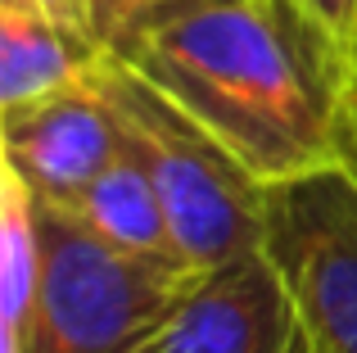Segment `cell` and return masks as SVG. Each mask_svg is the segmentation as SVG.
I'll list each match as a JSON object with an SVG mask.
<instances>
[{
    "label": "cell",
    "mask_w": 357,
    "mask_h": 353,
    "mask_svg": "<svg viewBox=\"0 0 357 353\" xmlns=\"http://www.w3.org/2000/svg\"><path fill=\"white\" fill-rule=\"evenodd\" d=\"M118 59L136 63L262 186L353 154V68L294 0L172 9Z\"/></svg>",
    "instance_id": "obj_1"
},
{
    "label": "cell",
    "mask_w": 357,
    "mask_h": 353,
    "mask_svg": "<svg viewBox=\"0 0 357 353\" xmlns=\"http://www.w3.org/2000/svg\"><path fill=\"white\" fill-rule=\"evenodd\" d=\"M96 77L163 200L181 263L190 272H213L262 249L267 186L176 100H167L136 63L105 54L96 63Z\"/></svg>",
    "instance_id": "obj_2"
},
{
    "label": "cell",
    "mask_w": 357,
    "mask_h": 353,
    "mask_svg": "<svg viewBox=\"0 0 357 353\" xmlns=\"http://www.w3.org/2000/svg\"><path fill=\"white\" fill-rule=\"evenodd\" d=\"M45 267L18 353H140L199 272L122 254L36 200Z\"/></svg>",
    "instance_id": "obj_3"
},
{
    "label": "cell",
    "mask_w": 357,
    "mask_h": 353,
    "mask_svg": "<svg viewBox=\"0 0 357 353\" xmlns=\"http://www.w3.org/2000/svg\"><path fill=\"white\" fill-rule=\"evenodd\" d=\"M262 249L312 353H357V154L267 186Z\"/></svg>",
    "instance_id": "obj_4"
},
{
    "label": "cell",
    "mask_w": 357,
    "mask_h": 353,
    "mask_svg": "<svg viewBox=\"0 0 357 353\" xmlns=\"http://www.w3.org/2000/svg\"><path fill=\"white\" fill-rule=\"evenodd\" d=\"M122 145L127 132L96 68L73 87L0 109V163L14 168L45 204L77 200L122 154Z\"/></svg>",
    "instance_id": "obj_5"
},
{
    "label": "cell",
    "mask_w": 357,
    "mask_h": 353,
    "mask_svg": "<svg viewBox=\"0 0 357 353\" xmlns=\"http://www.w3.org/2000/svg\"><path fill=\"white\" fill-rule=\"evenodd\" d=\"M307 336L267 249L199 272L140 353H303Z\"/></svg>",
    "instance_id": "obj_6"
},
{
    "label": "cell",
    "mask_w": 357,
    "mask_h": 353,
    "mask_svg": "<svg viewBox=\"0 0 357 353\" xmlns=\"http://www.w3.org/2000/svg\"><path fill=\"white\" fill-rule=\"evenodd\" d=\"M122 132H127V127H122ZM54 209H63L96 240L122 249V254L149 258V263H167V267H185L181 254H176L172 227H167L163 200H158L154 181H149V172H145V163H140V154H136L131 141L122 145V154L77 195V200L54 204ZM185 272H190V267H185Z\"/></svg>",
    "instance_id": "obj_7"
},
{
    "label": "cell",
    "mask_w": 357,
    "mask_h": 353,
    "mask_svg": "<svg viewBox=\"0 0 357 353\" xmlns=\"http://www.w3.org/2000/svg\"><path fill=\"white\" fill-rule=\"evenodd\" d=\"M105 54L27 0H0V109L86 77Z\"/></svg>",
    "instance_id": "obj_8"
},
{
    "label": "cell",
    "mask_w": 357,
    "mask_h": 353,
    "mask_svg": "<svg viewBox=\"0 0 357 353\" xmlns=\"http://www.w3.org/2000/svg\"><path fill=\"white\" fill-rule=\"evenodd\" d=\"M45 267L36 195L14 168L0 163V353H18Z\"/></svg>",
    "instance_id": "obj_9"
},
{
    "label": "cell",
    "mask_w": 357,
    "mask_h": 353,
    "mask_svg": "<svg viewBox=\"0 0 357 353\" xmlns=\"http://www.w3.org/2000/svg\"><path fill=\"white\" fill-rule=\"evenodd\" d=\"M185 5H204V0H100V32H105V50L122 54L154 18L172 14Z\"/></svg>",
    "instance_id": "obj_10"
},
{
    "label": "cell",
    "mask_w": 357,
    "mask_h": 353,
    "mask_svg": "<svg viewBox=\"0 0 357 353\" xmlns=\"http://www.w3.org/2000/svg\"><path fill=\"white\" fill-rule=\"evenodd\" d=\"M294 5L321 27V36L349 59V68H353V59H357V0H294Z\"/></svg>",
    "instance_id": "obj_11"
},
{
    "label": "cell",
    "mask_w": 357,
    "mask_h": 353,
    "mask_svg": "<svg viewBox=\"0 0 357 353\" xmlns=\"http://www.w3.org/2000/svg\"><path fill=\"white\" fill-rule=\"evenodd\" d=\"M27 5H36L41 14H50L54 23H63L68 32H77L82 41H91L100 54H109L105 32H100V0H27Z\"/></svg>",
    "instance_id": "obj_12"
},
{
    "label": "cell",
    "mask_w": 357,
    "mask_h": 353,
    "mask_svg": "<svg viewBox=\"0 0 357 353\" xmlns=\"http://www.w3.org/2000/svg\"><path fill=\"white\" fill-rule=\"evenodd\" d=\"M349 123H353V154H357V59H353V100H349Z\"/></svg>",
    "instance_id": "obj_13"
},
{
    "label": "cell",
    "mask_w": 357,
    "mask_h": 353,
    "mask_svg": "<svg viewBox=\"0 0 357 353\" xmlns=\"http://www.w3.org/2000/svg\"><path fill=\"white\" fill-rule=\"evenodd\" d=\"M303 353H312V349H303Z\"/></svg>",
    "instance_id": "obj_14"
}]
</instances>
